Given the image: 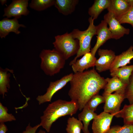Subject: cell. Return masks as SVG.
I'll list each match as a JSON object with an SVG mask.
<instances>
[{
    "label": "cell",
    "instance_id": "1",
    "mask_svg": "<svg viewBox=\"0 0 133 133\" xmlns=\"http://www.w3.org/2000/svg\"><path fill=\"white\" fill-rule=\"evenodd\" d=\"M68 95L76 103L80 111L82 110L89 99L104 88L107 82L94 68L73 74L69 82Z\"/></svg>",
    "mask_w": 133,
    "mask_h": 133
},
{
    "label": "cell",
    "instance_id": "2",
    "mask_svg": "<svg viewBox=\"0 0 133 133\" xmlns=\"http://www.w3.org/2000/svg\"><path fill=\"white\" fill-rule=\"evenodd\" d=\"M78 110L77 103L72 101L56 100L49 104L44 111L43 115L40 117V124L49 132L53 123L59 118L67 115L71 116Z\"/></svg>",
    "mask_w": 133,
    "mask_h": 133
},
{
    "label": "cell",
    "instance_id": "3",
    "mask_svg": "<svg viewBox=\"0 0 133 133\" xmlns=\"http://www.w3.org/2000/svg\"><path fill=\"white\" fill-rule=\"evenodd\" d=\"M39 57L41 59V68L48 75L51 76L59 73L65 65L66 60L55 49L43 50Z\"/></svg>",
    "mask_w": 133,
    "mask_h": 133
},
{
    "label": "cell",
    "instance_id": "4",
    "mask_svg": "<svg viewBox=\"0 0 133 133\" xmlns=\"http://www.w3.org/2000/svg\"><path fill=\"white\" fill-rule=\"evenodd\" d=\"M88 21L89 25L86 30L81 31L75 29L70 33L74 39L78 40L79 47L76 56L70 62V66L74 63L78 58L90 52L91 41L93 36L96 35V26L94 24V20L91 17L89 18Z\"/></svg>",
    "mask_w": 133,
    "mask_h": 133
},
{
    "label": "cell",
    "instance_id": "5",
    "mask_svg": "<svg viewBox=\"0 0 133 133\" xmlns=\"http://www.w3.org/2000/svg\"><path fill=\"white\" fill-rule=\"evenodd\" d=\"M53 43L54 49L66 60L77 54L79 47V41L74 39L70 33L57 35Z\"/></svg>",
    "mask_w": 133,
    "mask_h": 133
},
{
    "label": "cell",
    "instance_id": "6",
    "mask_svg": "<svg viewBox=\"0 0 133 133\" xmlns=\"http://www.w3.org/2000/svg\"><path fill=\"white\" fill-rule=\"evenodd\" d=\"M73 74L71 73L65 75L60 79L50 82L46 93L44 95L38 96L36 100L39 105L50 102L53 95L57 91L65 86L72 79Z\"/></svg>",
    "mask_w": 133,
    "mask_h": 133
},
{
    "label": "cell",
    "instance_id": "7",
    "mask_svg": "<svg viewBox=\"0 0 133 133\" xmlns=\"http://www.w3.org/2000/svg\"><path fill=\"white\" fill-rule=\"evenodd\" d=\"M102 96L105 99L104 111L111 114H115V116L119 117L121 105L124 99L125 94L115 92L113 94L103 93Z\"/></svg>",
    "mask_w": 133,
    "mask_h": 133
},
{
    "label": "cell",
    "instance_id": "8",
    "mask_svg": "<svg viewBox=\"0 0 133 133\" xmlns=\"http://www.w3.org/2000/svg\"><path fill=\"white\" fill-rule=\"evenodd\" d=\"M28 0H14L4 10L3 17L10 18L12 17L17 19L22 16H27L29 11L27 8Z\"/></svg>",
    "mask_w": 133,
    "mask_h": 133
},
{
    "label": "cell",
    "instance_id": "9",
    "mask_svg": "<svg viewBox=\"0 0 133 133\" xmlns=\"http://www.w3.org/2000/svg\"><path fill=\"white\" fill-rule=\"evenodd\" d=\"M104 20L107 23L111 33L112 38L118 39L125 34H129L130 30L122 26L114 15L109 12L104 16Z\"/></svg>",
    "mask_w": 133,
    "mask_h": 133
},
{
    "label": "cell",
    "instance_id": "10",
    "mask_svg": "<svg viewBox=\"0 0 133 133\" xmlns=\"http://www.w3.org/2000/svg\"><path fill=\"white\" fill-rule=\"evenodd\" d=\"M115 114L103 111L93 119L92 129L93 133H106L110 129V126Z\"/></svg>",
    "mask_w": 133,
    "mask_h": 133
},
{
    "label": "cell",
    "instance_id": "11",
    "mask_svg": "<svg viewBox=\"0 0 133 133\" xmlns=\"http://www.w3.org/2000/svg\"><path fill=\"white\" fill-rule=\"evenodd\" d=\"M98 53L99 58L95 62L96 70L101 72L109 70L116 56L115 52L111 50L99 49Z\"/></svg>",
    "mask_w": 133,
    "mask_h": 133
},
{
    "label": "cell",
    "instance_id": "12",
    "mask_svg": "<svg viewBox=\"0 0 133 133\" xmlns=\"http://www.w3.org/2000/svg\"><path fill=\"white\" fill-rule=\"evenodd\" d=\"M108 24L104 20L96 26V35L97 39L96 44L91 50L90 52L94 56L99 48L107 40L112 38L111 33L107 26Z\"/></svg>",
    "mask_w": 133,
    "mask_h": 133
},
{
    "label": "cell",
    "instance_id": "13",
    "mask_svg": "<svg viewBox=\"0 0 133 133\" xmlns=\"http://www.w3.org/2000/svg\"><path fill=\"white\" fill-rule=\"evenodd\" d=\"M25 27L24 25L19 24L16 18L11 19L5 18L0 21V36L1 38H5L11 32L19 34L20 33L19 28Z\"/></svg>",
    "mask_w": 133,
    "mask_h": 133
},
{
    "label": "cell",
    "instance_id": "14",
    "mask_svg": "<svg viewBox=\"0 0 133 133\" xmlns=\"http://www.w3.org/2000/svg\"><path fill=\"white\" fill-rule=\"evenodd\" d=\"M97 60L95 56L90 52L83 55L80 59L77 60L71 66L74 73L83 72L89 68L95 66Z\"/></svg>",
    "mask_w": 133,
    "mask_h": 133
},
{
    "label": "cell",
    "instance_id": "15",
    "mask_svg": "<svg viewBox=\"0 0 133 133\" xmlns=\"http://www.w3.org/2000/svg\"><path fill=\"white\" fill-rule=\"evenodd\" d=\"M107 82L104 89V93L111 94L114 92L120 94H125L128 85L124 83L117 77H113L111 78L105 79Z\"/></svg>",
    "mask_w": 133,
    "mask_h": 133
},
{
    "label": "cell",
    "instance_id": "16",
    "mask_svg": "<svg viewBox=\"0 0 133 133\" xmlns=\"http://www.w3.org/2000/svg\"><path fill=\"white\" fill-rule=\"evenodd\" d=\"M131 5L127 0H110L107 9L118 20L130 9Z\"/></svg>",
    "mask_w": 133,
    "mask_h": 133
},
{
    "label": "cell",
    "instance_id": "17",
    "mask_svg": "<svg viewBox=\"0 0 133 133\" xmlns=\"http://www.w3.org/2000/svg\"><path fill=\"white\" fill-rule=\"evenodd\" d=\"M133 58V46H131L126 51L116 56L109 70L111 72L119 67L126 66Z\"/></svg>",
    "mask_w": 133,
    "mask_h": 133
},
{
    "label": "cell",
    "instance_id": "18",
    "mask_svg": "<svg viewBox=\"0 0 133 133\" xmlns=\"http://www.w3.org/2000/svg\"><path fill=\"white\" fill-rule=\"evenodd\" d=\"M79 2L78 0H55L54 5L59 13L66 16L74 11Z\"/></svg>",
    "mask_w": 133,
    "mask_h": 133
},
{
    "label": "cell",
    "instance_id": "19",
    "mask_svg": "<svg viewBox=\"0 0 133 133\" xmlns=\"http://www.w3.org/2000/svg\"><path fill=\"white\" fill-rule=\"evenodd\" d=\"M94 112L89 109L85 105L82 111L78 115V119L83 123V131L84 133H90L88 129L90 121L97 115Z\"/></svg>",
    "mask_w": 133,
    "mask_h": 133
},
{
    "label": "cell",
    "instance_id": "20",
    "mask_svg": "<svg viewBox=\"0 0 133 133\" xmlns=\"http://www.w3.org/2000/svg\"><path fill=\"white\" fill-rule=\"evenodd\" d=\"M110 0H95L92 5L88 10L89 15L93 19H96L104 9H107Z\"/></svg>",
    "mask_w": 133,
    "mask_h": 133
},
{
    "label": "cell",
    "instance_id": "21",
    "mask_svg": "<svg viewBox=\"0 0 133 133\" xmlns=\"http://www.w3.org/2000/svg\"><path fill=\"white\" fill-rule=\"evenodd\" d=\"M133 71V65L119 67L110 72L111 76L117 77L124 83H129L130 77Z\"/></svg>",
    "mask_w": 133,
    "mask_h": 133
},
{
    "label": "cell",
    "instance_id": "22",
    "mask_svg": "<svg viewBox=\"0 0 133 133\" xmlns=\"http://www.w3.org/2000/svg\"><path fill=\"white\" fill-rule=\"evenodd\" d=\"M10 70L6 68L0 69V94L4 98L6 93L7 92L8 89L10 87V73L8 72Z\"/></svg>",
    "mask_w": 133,
    "mask_h": 133
},
{
    "label": "cell",
    "instance_id": "23",
    "mask_svg": "<svg viewBox=\"0 0 133 133\" xmlns=\"http://www.w3.org/2000/svg\"><path fill=\"white\" fill-rule=\"evenodd\" d=\"M66 130L67 133H81L83 128L81 121L74 117H69L67 120Z\"/></svg>",
    "mask_w": 133,
    "mask_h": 133
},
{
    "label": "cell",
    "instance_id": "24",
    "mask_svg": "<svg viewBox=\"0 0 133 133\" xmlns=\"http://www.w3.org/2000/svg\"><path fill=\"white\" fill-rule=\"evenodd\" d=\"M119 117L123 118L124 124H133V103L124 105L123 109L120 110Z\"/></svg>",
    "mask_w": 133,
    "mask_h": 133
},
{
    "label": "cell",
    "instance_id": "25",
    "mask_svg": "<svg viewBox=\"0 0 133 133\" xmlns=\"http://www.w3.org/2000/svg\"><path fill=\"white\" fill-rule=\"evenodd\" d=\"M55 2V0H32L29 5L33 9L41 11L54 5Z\"/></svg>",
    "mask_w": 133,
    "mask_h": 133
},
{
    "label": "cell",
    "instance_id": "26",
    "mask_svg": "<svg viewBox=\"0 0 133 133\" xmlns=\"http://www.w3.org/2000/svg\"><path fill=\"white\" fill-rule=\"evenodd\" d=\"M131 5L129 10L117 20L121 24L127 23L133 27V0H127Z\"/></svg>",
    "mask_w": 133,
    "mask_h": 133
},
{
    "label": "cell",
    "instance_id": "27",
    "mask_svg": "<svg viewBox=\"0 0 133 133\" xmlns=\"http://www.w3.org/2000/svg\"><path fill=\"white\" fill-rule=\"evenodd\" d=\"M105 101L104 97L98 94L92 97L87 102L86 105L89 109L94 112L99 105L105 103Z\"/></svg>",
    "mask_w": 133,
    "mask_h": 133
},
{
    "label": "cell",
    "instance_id": "28",
    "mask_svg": "<svg viewBox=\"0 0 133 133\" xmlns=\"http://www.w3.org/2000/svg\"><path fill=\"white\" fill-rule=\"evenodd\" d=\"M7 108L0 102V123L15 121L16 119L11 114L8 113Z\"/></svg>",
    "mask_w": 133,
    "mask_h": 133
},
{
    "label": "cell",
    "instance_id": "29",
    "mask_svg": "<svg viewBox=\"0 0 133 133\" xmlns=\"http://www.w3.org/2000/svg\"><path fill=\"white\" fill-rule=\"evenodd\" d=\"M106 133H133V124H125L122 126H113Z\"/></svg>",
    "mask_w": 133,
    "mask_h": 133
},
{
    "label": "cell",
    "instance_id": "30",
    "mask_svg": "<svg viewBox=\"0 0 133 133\" xmlns=\"http://www.w3.org/2000/svg\"><path fill=\"white\" fill-rule=\"evenodd\" d=\"M125 95V99L128 100L130 104L133 103V71L130 77L129 83L126 88Z\"/></svg>",
    "mask_w": 133,
    "mask_h": 133
},
{
    "label": "cell",
    "instance_id": "31",
    "mask_svg": "<svg viewBox=\"0 0 133 133\" xmlns=\"http://www.w3.org/2000/svg\"><path fill=\"white\" fill-rule=\"evenodd\" d=\"M41 126L40 124L32 127L31 126L30 124L26 127L25 130L22 133H36L38 129Z\"/></svg>",
    "mask_w": 133,
    "mask_h": 133
},
{
    "label": "cell",
    "instance_id": "32",
    "mask_svg": "<svg viewBox=\"0 0 133 133\" xmlns=\"http://www.w3.org/2000/svg\"><path fill=\"white\" fill-rule=\"evenodd\" d=\"M8 129L4 123H0V133H6Z\"/></svg>",
    "mask_w": 133,
    "mask_h": 133
},
{
    "label": "cell",
    "instance_id": "33",
    "mask_svg": "<svg viewBox=\"0 0 133 133\" xmlns=\"http://www.w3.org/2000/svg\"><path fill=\"white\" fill-rule=\"evenodd\" d=\"M0 2L2 5H3L7 2V0H0Z\"/></svg>",
    "mask_w": 133,
    "mask_h": 133
},
{
    "label": "cell",
    "instance_id": "34",
    "mask_svg": "<svg viewBox=\"0 0 133 133\" xmlns=\"http://www.w3.org/2000/svg\"><path fill=\"white\" fill-rule=\"evenodd\" d=\"M37 133H46V132L44 130H40Z\"/></svg>",
    "mask_w": 133,
    "mask_h": 133
}]
</instances>
